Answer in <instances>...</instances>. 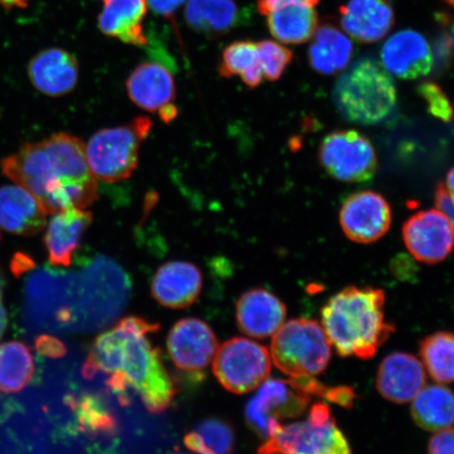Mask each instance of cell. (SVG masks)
I'll use <instances>...</instances> for the list:
<instances>
[{
    "instance_id": "1",
    "label": "cell",
    "mask_w": 454,
    "mask_h": 454,
    "mask_svg": "<svg viewBox=\"0 0 454 454\" xmlns=\"http://www.w3.org/2000/svg\"><path fill=\"white\" fill-rule=\"evenodd\" d=\"M0 167L5 177L31 192L47 215L85 209L98 201V179L89 168L83 142L76 136L57 133L26 144L4 158Z\"/></svg>"
},
{
    "instance_id": "2",
    "label": "cell",
    "mask_w": 454,
    "mask_h": 454,
    "mask_svg": "<svg viewBox=\"0 0 454 454\" xmlns=\"http://www.w3.org/2000/svg\"><path fill=\"white\" fill-rule=\"evenodd\" d=\"M159 325L139 317H128L111 331L96 339L83 365V376L110 374L107 386L122 404H128L127 390L137 391L153 413L163 412L177 389L164 367L161 355L152 345L149 334Z\"/></svg>"
},
{
    "instance_id": "3",
    "label": "cell",
    "mask_w": 454,
    "mask_h": 454,
    "mask_svg": "<svg viewBox=\"0 0 454 454\" xmlns=\"http://www.w3.org/2000/svg\"><path fill=\"white\" fill-rule=\"evenodd\" d=\"M385 301L382 289L348 286L323 306L322 327L340 356L372 359L395 332L385 321Z\"/></svg>"
},
{
    "instance_id": "4",
    "label": "cell",
    "mask_w": 454,
    "mask_h": 454,
    "mask_svg": "<svg viewBox=\"0 0 454 454\" xmlns=\"http://www.w3.org/2000/svg\"><path fill=\"white\" fill-rule=\"evenodd\" d=\"M333 100L346 121L374 126L384 121L395 109L396 89L379 62L364 59L357 60L338 79Z\"/></svg>"
},
{
    "instance_id": "5",
    "label": "cell",
    "mask_w": 454,
    "mask_h": 454,
    "mask_svg": "<svg viewBox=\"0 0 454 454\" xmlns=\"http://www.w3.org/2000/svg\"><path fill=\"white\" fill-rule=\"evenodd\" d=\"M270 353L271 361L286 376L315 377L326 371L332 359V344L319 323L301 317L278 329Z\"/></svg>"
},
{
    "instance_id": "6",
    "label": "cell",
    "mask_w": 454,
    "mask_h": 454,
    "mask_svg": "<svg viewBox=\"0 0 454 454\" xmlns=\"http://www.w3.org/2000/svg\"><path fill=\"white\" fill-rule=\"evenodd\" d=\"M149 118L138 117L127 126L98 130L85 146V156L96 179L116 184L132 176L139 163L141 142L150 134Z\"/></svg>"
},
{
    "instance_id": "7",
    "label": "cell",
    "mask_w": 454,
    "mask_h": 454,
    "mask_svg": "<svg viewBox=\"0 0 454 454\" xmlns=\"http://www.w3.org/2000/svg\"><path fill=\"white\" fill-rule=\"evenodd\" d=\"M258 453L353 454L331 408L323 403L311 406L305 421L281 425L265 440Z\"/></svg>"
},
{
    "instance_id": "8",
    "label": "cell",
    "mask_w": 454,
    "mask_h": 454,
    "mask_svg": "<svg viewBox=\"0 0 454 454\" xmlns=\"http://www.w3.org/2000/svg\"><path fill=\"white\" fill-rule=\"evenodd\" d=\"M213 369L226 390L244 395L268 380L271 356L264 346L246 338H234L220 346L214 356Z\"/></svg>"
},
{
    "instance_id": "9",
    "label": "cell",
    "mask_w": 454,
    "mask_h": 454,
    "mask_svg": "<svg viewBox=\"0 0 454 454\" xmlns=\"http://www.w3.org/2000/svg\"><path fill=\"white\" fill-rule=\"evenodd\" d=\"M311 395L293 379H270L247 403L246 418L249 427L264 440L276 433L283 419L302 416Z\"/></svg>"
},
{
    "instance_id": "10",
    "label": "cell",
    "mask_w": 454,
    "mask_h": 454,
    "mask_svg": "<svg viewBox=\"0 0 454 454\" xmlns=\"http://www.w3.org/2000/svg\"><path fill=\"white\" fill-rule=\"evenodd\" d=\"M319 157L327 174L343 183H366L378 170L372 141L355 129L328 134L321 142Z\"/></svg>"
},
{
    "instance_id": "11",
    "label": "cell",
    "mask_w": 454,
    "mask_h": 454,
    "mask_svg": "<svg viewBox=\"0 0 454 454\" xmlns=\"http://www.w3.org/2000/svg\"><path fill=\"white\" fill-rule=\"evenodd\" d=\"M170 360L180 372L202 378L218 349V340L212 328L196 317L176 323L168 337Z\"/></svg>"
},
{
    "instance_id": "12",
    "label": "cell",
    "mask_w": 454,
    "mask_h": 454,
    "mask_svg": "<svg viewBox=\"0 0 454 454\" xmlns=\"http://www.w3.org/2000/svg\"><path fill=\"white\" fill-rule=\"evenodd\" d=\"M403 239L414 259L426 264L442 262L454 248L452 226L438 209L412 215L403 225Z\"/></svg>"
},
{
    "instance_id": "13",
    "label": "cell",
    "mask_w": 454,
    "mask_h": 454,
    "mask_svg": "<svg viewBox=\"0 0 454 454\" xmlns=\"http://www.w3.org/2000/svg\"><path fill=\"white\" fill-rule=\"evenodd\" d=\"M391 218L388 201L372 191L349 196L340 211V224L346 237L362 244L376 242L387 234Z\"/></svg>"
},
{
    "instance_id": "14",
    "label": "cell",
    "mask_w": 454,
    "mask_h": 454,
    "mask_svg": "<svg viewBox=\"0 0 454 454\" xmlns=\"http://www.w3.org/2000/svg\"><path fill=\"white\" fill-rule=\"evenodd\" d=\"M27 76L38 92L49 98H61L76 88L79 62L69 51L45 49L28 62Z\"/></svg>"
},
{
    "instance_id": "15",
    "label": "cell",
    "mask_w": 454,
    "mask_h": 454,
    "mask_svg": "<svg viewBox=\"0 0 454 454\" xmlns=\"http://www.w3.org/2000/svg\"><path fill=\"white\" fill-rule=\"evenodd\" d=\"M200 269L187 261H169L157 270L152 280V296L173 309L189 308L202 291Z\"/></svg>"
},
{
    "instance_id": "16",
    "label": "cell",
    "mask_w": 454,
    "mask_h": 454,
    "mask_svg": "<svg viewBox=\"0 0 454 454\" xmlns=\"http://www.w3.org/2000/svg\"><path fill=\"white\" fill-rule=\"evenodd\" d=\"M382 61L385 69L395 76L418 79L433 70L434 56L422 34L405 30L396 33L383 45Z\"/></svg>"
},
{
    "instance_id": "17",
    "label": "cell",
    "mask_w": 454,
    "mask_h": 454,
    "mask_svg": "<svg viewBox=\"0 0 454 454\" xmlns=\"http://www.w3.org/2000/svg\"><path fill=\"white\" fill-rule=\"evenodd\" d=\"M93 223V214L82 208H67L52 215L45 226L44 246L50 263L67 268Z\"/></svg>"
},
{
    "instance_id": "18",
    "label": "cell",
    "mask_w": 454,
    "mask_h": 454,
    "mask_svg": "<svg viewBox=\"0 0 454 454\" xmlns=\"http://www.w3.org/2000/svg\"><path fill=\"white\" fill-rule=\"evenodd\" d=\"M286 306L264 288H252L237 301L238 326L247 336L265 339L284 325Z\"/></svg>"
},
{
    "instance_id": "19",
    "label": "cell",
    "mask_w": 454,
    "mask_h": 454,
    "mask_svg": "<svg viewBox=\"0 0 454 454\" xmlns=\"http://www.w3.org/2000/svg\"><path fill=\"white\" fill-rule=\"evenodd\" d=\"M376 383L380 395L386 400L404 404L425 387L424 365L412 355L391 354L380 365Z\"/></svg>"
},
{
    "instance_id": "20",
    "label": "cell",
    "mask_w": 454,
    "mask_h": 454,
    "mask_svg": "<svg viewBox=\"0 0 454 454\" xmlns=\"http://www.w3.org/2000/svg\"><path fill=\"white\" fill-rule=\"evenodd\" d=\"M319 0H274L262 13L277 41L287 44L309 42L317 30L315 10Z\"/></svg>"
},
{
    "instance_id": "21",
    "label": "cell",
    "mask_w": 454,
    "mask_h": 454,
    "mask_svg": "<svg viewBox=\"0 0 454 454\" xmlns=\"http://www.w3.org/2000/svg\"><path fill=\"white\" fill-rule=\"evenodd\" d=\"M126 87L133 104L150 113L161 111L176 98L172 73L155 61L142 62L136 67L127 79Z\"/></svg>"
},
{
    "instance_id": "22",
    "label": "cell",
    "mask_w": 454,
    "mask_h": 454,
    "mask_svg": "<svg viewBox=\"0 0 454 454\" xmlns=\"http://www.w3.org/2000/svg\"><path fill=\"white\" fill-rule=\"evenodd\" d=\"M47 215L24 187H0V227L5 231L16 236H36L47 226Z\"/></svg>"
},
{
    "instance_id": "23",
    "label": "cell",
    "mask_w": 454,
    "mask_h": 454,
    "mask_svg": "<svg viewBox=\"0 0 454 454\" xmlns=\"http://www.w3.org/2000/svg\"><path fill=\"white\" fill-rule=\"evenodd\" d=\"M340 24L356 42L372 43L394 26V12L386 0H349L340 10Z\"/></svg>"
},
{
    "instance_id": "24",
    "label": "cell",
    "mask_w": 454,
    "mask_h": 454,
    "mask_svg": "<svg viewBox=\"0 0 454 454\" xmlns=\"http://www.w3.org/2000/svg\"><path fill=\"white\" fill-rule=\"evenodd\" d=\"M146 0H104L98 19L100 31L106 36L144 47L147 38L144 31Z\"/></svg>"
},
{
    "instance_id": "25",
    "label": "cell",
    "mask_w": 454,
    "mask_h": 454,
    "mask_svg": "<svg viewBox=\"0 0 454 454\" xmlns=\"http://www.w3.org/2000/svg\"><path fill=\"white\" fill-rule=\"evenodd\" d=\"M354 53L353 43L342 32L331 25L317 27L309 47L312 69L323 75H333L345 69Z\"/></svg>"
},
{
    "instance_id": "26",
    "label": "cell",
    "mask_w": 454,
    "mask_h": 454,
    "mask_svg": "<svg viewBox=\"0 0 454 454\" xmlns=\"http://www.w3.org/2000/svg\"><path fill=\"white\" fill-rule=\"evenodd\" d=\"M413 421L426 431H438L454 424V393L441 385L425 386L412 400Z\"/></svg>"
},
{
    "instance_id": "27",
    "label": "cell",
    "mask_w": 454,
    "mask_h": 454,
    "mask_svg": "<svg viewBox=\"0 0 454 454\" xmlns=\"http://www.w3.org/2000/svg\"><path fill=\"white\" fill-rule=\"evenodd\" d=\"M235 0H189L185 9L187 25L208 35H219L237 24Z\"/></svg>"
},
{
    "instance_id": "28",
    "label": "cell",
    "mask_w": 454,
    "mask_h": 454,
    "mask_svg": "<svg viewBox=\"0 0 454 454\" xmlns=\"http://www.w3.org/2000/svg\"><path fill=\"white\" fill-rule=\"evenodd\" d=\"M218 71L223 78L239 76L249 89L259 87L264 76L260 66L258 43L241 41L230 44L224 50Z\"/></svg>"
},
{
    "instance_id": "29",
    "label": "cell",
    "mask_w": 454,
    "mask_h": 454,
    "mask_svg": "<svg viewBox=\"0 0 454 454\" xmlns=\"http://www.w3.org/2000/svg\"><path fill=\"white\" fill-rule=\"evenodd\" d=\"M34 359L30 348L20 342L0 345V391L19 393L32 381Z\"/></svg>"
},
{
    "instance_id": "30",
    "label": "cell",
    "mask_w": 454,
    "mask_h": 454,
    "mask_svg": "<svg viewBox=\"0 0 454 454\" xmlns=\"http://www.w3.org/2000/svg\"><path fill=\"white\" fill-rule=\"evenodd\" d=\"M419 356L436 383H454V333L438 332L419 344Z\"/></svg>"
},
{
    "instance_id": "31",
    "label": "cell",
    "mask_w": 454,
    "mask_h": 454,
    "mask_svg": "<svg viewBox=\"0 0 454 454\" xmlns=\"http://www.w3.org/2000/svg\"><path fill=\"white\" fill-rule=\"evenodd\" d=\"M185 446L192 451L206 450L212 454H231L235 446L234 431L219 419H208L197 426L196 431L187 434Z\"/></svg>"
},
{
    "instance_id": "32",
    "label": "cell",
    "mask_w": 454,
    "mask_h": 454,
    "mask_svg": "<svg viewBox=\"0 0 454 454\" xmlns=\"http://www.w3.org/2000/svg\"><path fill=\"white\" fill-rule=\"evenodd\" d=\"M71 406L76 411L79 424L90 433L112 434L116 430V419L102 404L99 397L84 395L81 400H72Z\"/></svg>"
},
{
    "instance_id": "33",
    "label": "cell",
    "mask_w": 454,
    "mask_h": 454,
    "mask_svg": "<svg viewBox=\"0 0 454 454\" xmlns=\"http://www.w3.org/2000/svg\"><path fill=\"white\" fill-rule=\"evenodd\" d=\"M259 60L263 76L270 82H276L293 60L291 50L279 43L263 41L258 43Z\"/></svg>"
},
{
    "instance_id": "34",
    "label": "cell",
    "mask_w": 454,
    "mask_h": 454,
    "mask_svg": "<svg viewBox=\"0 0 454 454\" xmlns=\"http://www.w3.org/2000/svg\"><path fill=\"white\" fill-rule=\"evenodd\" d=\"M293 380L310 395L321 396L323 399L344 408L354 406L356 395L355 389L349 387V386H334L333 387V386H327L317 381L314 377Z\"/></svg>"
},
{
    "instance_id": "35",
    "label": "cell",
    "mask_w": 454,
    "mask_h": 454,
    "mask_svg": "<svg viewBox=\"0 0 454 454\" xmlns=\"http://www.w3.org/2000/svg\"><path fill=\"white\" fill-rule=\"evenodd\" d=\"M418 90L427 105L431 115L446 123L453 121L454 109L451 102L438 84L424 82L419 85Z\"/></svg>"
},
{
    "instance_id": "36",
    "label": "cell",
    "mask_w": 454,
    "mask_h": 454,
    "mask_svg": "<svg viewBox=\"0 0 454 454\" xmlns=\"http://www.w3.org/2000/svg\"><path fill=\"white\" fill-rule=\"evenodd\" d=\"M428 454H454V427L438 431L428 444Z\"/></svg>"
},
{
    "instance_id": "37",
    "label": "cell",
    "mask_w": 454,
    "mask_h": 454,
    "mask_svg": "<svg viewBox=\"0 0 454 454\" xmlns=\"http://www.w3.org/2000/svg\"><path fill=\"white\" fill-rule=\"evenodd\" d=\"M36 350L39 354L49 357H61L66 356L67 348L59 339L49 336H42L36 340Z\"/></svg>"
},
{
    "instance_id": "38",
    "label": "cell",
    "mask_w": 454,
    "mask_h": 454,
    "mask_svg": "<svg viewBox=\"0 0 454 454\" xmlns=\"http://www.w3.org/2000/svg\"><path fill=\"white\" fill-rule=\"evenodd\" d=\"M436 207L444 214L452 226L454 231V199L448 192L445 184H439L434 192Z\"/></svg>"
},
{
    "instance_id": "39",
    "label": "cell",
    "mask_w": 454,
    "mask_h": 454,
    "mask_svg": "<svg viewBox=\"0 0 454 454\" xmlns=\"http://www.w3.org/2000/svg\"><path fill=\"white\" fill-rule=\"evenodd\" d=\"M147 5L158 15L172 16L185 0H146Z\"/></svg>"
},
{
    "instance_id": "40",
    "label": "cell",
    "mask_w": 454,
    "mask_h": 454,
    "mask_svg": "<svg viewBox=\"0 0 454 454\" xmlns=\"http://www.w3.org/2000/svg\"><path fill=\"white\" fill-rule=\"evenodd\" d=\"M30 2L31 0H0V5L4 10L12 11L14 9H26Z\"/></svg>"
},
{
    "instance_id": "41",
    "label": "cell",
    "mask_w": 454,
    "mask_h": 454,
    "mask_svg": "<svg viewBox=\"0 0 454 454\" xmlns=\"http://www.w3.org/2000/svg\"><path fill=\"white\" fill-rule=\"evenodd\" d=\"M162 121L166 123L172 122L175 118H177V107L174 104L163 107L161 111L158 112Z\"/></svg>"
},
{
    "instance_id": "42",
    "label": "cell",
    "mask_w": 454,
    "mask_h": 454,
    "mask_svg": "<svg viewBox=\"0 0 454 454\" xmlns=\"http://www.w3.org/2000/svg\"><path fill=\"white\" fill-rule=\"evenodd\" d=\"M445 186L450 195L454 199V167L447 174Z\"/></svg>"
},
{
    "instance_id": "43",
    "label": "cell",
    "mask_w": 454,
    "mask_h": 454,
    "mask_svg": "<svg viewBox=\"0 0 454 454\" xmlns=\"http://www.w3.org/2000/svg\"><path fill=\"white\" fill-rule=\"evenodd\" d=\"M4 277L3 272L0 271V317L7 316V311H5L3 297H4Z\"/></svg>"
},
{
    "instance_id": "44",
    "label": "cell",
    "mask_w": 454,
    "mask_h": 454,
    "mask_svg": "<svg viewBox=\"0 0 454 454\" xmlns=\"http://www.w3.org/2000/svg\"><path fill=\"white\" fill-rule=\"evenodd\" d=\"M274 2V0H259L258 2V9L260 13H262L263 11L269 7V5Z\"/></svg>"
},
{
    "instance_id": "45",
    "label": "cell",
    "mask_w": 454,
    "mask_h": 454,
    "mask_svg": "<svg viewBox=\"0 0 454 454\" xmlns=\"http://www.w3.org/2000/svg\"><path fill=\"white\" fill-rule=\"evenodd\" d=\"M450 47H451V51H452V53L454 55V24L451 27V32H450Z\"/></svg>"
},
{
    "instance_id": "46",
    "label": "cell",
    "mask_w": 454,
    "mask_h": 454,
    "mask_svg": "<svg viewBox=\"0 0 454 454\" xmlns=\"http://www.w3.org/2000/svg\"><path fill=\"white\" fill-rule=\"evenodd\" d=\"M448 4H450L454 7V0H446Z\"/></svg>"
},
{
    "instance_id": "47",
    "label": "cell",
    "mask_w": 454,
    "mask_h": 454,
    "mask_svg": "<svg viewBox=\"0 0 454 454\" xmlns=\"http://www.w3.org/2000/svg\"><path fill=\"white\" fill-rule=\"evenodd\" d=\"M172 454H183V453H172Z\"/></svg>"
},
{
    "instance_id": "48",
    "label": "cell",
    "mask_w": 454,
    "mask_h": 454,
    "mask_svg": "<svg viewBox=\"0 0 454 454\" xmlns=\"http://www.w3.org/2000/svg\"><path fill=\"white\" fill-rule=\"evenodd\" d=\"M0 239H2V237H0Z\"/></svg>"
}]
</instances>
